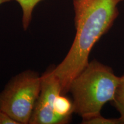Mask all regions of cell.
Wrapping results in <instances>:
<instances>
[{"label":"cell","instance_id":"obj_9","mask_svg":"<svg viewBox=\"0 0 124 124\" xmlns=\"http://www.w3.org/2000/svg\"><path fill=\"white\" fill-rule=\"evenodd\" d=\"M13 1V0H0V5L4 4V3L10 2V1Z\"/></svg>","mask_w":124,"mask_h":124},{"label":"cell","instance_id":"obj_2","mask_svg":"<svg viewBox=\"0 0 124 124\" xmlns=\"http://www.w3.org/2000/svg\"><path fill=\"white\" fill-rule=\"evenodd\" d=\"M119 78L111 67L94 59L71 82L74 113L89 120L99 116L103 106L113 100Z\"/></svg>","mask_w":124,"mask_h":124},{"label":"cell","instance_id":"obj_4","mask_svg":"<svg viewBox=\"0 0 124 124\" xmlns=\"http://www.w3.org/2000/svg\"><path fill=\"white\" fill-rule=\"evenodd\" d=\"M62 93L61 83L52 69L41 76V87L29 124H62L55 113L57 99Z\"/></svg>","mask_w":124,"mask_h":124},{"label":"cell","instance_id":"obj_6","mask_svg":"<svg viewBox=\"0 0 124 124\" xmlns=\"http://www.w3.org/2000/svg\"><path fill=\"white\" fill-rule=\"evenodd\" d=\"M111 103L120 113V117L124 119V73L119 78L114 99Z\"/></svg>","mask_w":124,"mask_h":124},{"label":"cell","instance_id":"obj_3","mask_svg":"<svg viewBox=\"0 0 124 124\" xmlns=\"http://www.w3.org/2000/svg\"><path fill=\"white\" fill-rule=\"evenodd\" d=\"M41 87V76L25 71L12 78L0 92V110L18 124H29Z\"/></svg>","mask_w":124,"mask_h":124},{"label":"cell","instance_id":"obj_1","mask_svg":"<svg viewBox=\"0 0 124 124\" xmlns=\"http://www.w3.org/2000/svg\"><path fill=\"white\" fill-rule=\"evenodd\" d=\"M123 1H73L75 38L63 61L52 69L61 83L63 94L69 93L71 82L89 64L93 46L113 27L120 13L118 5Z\"/></svg>","mask_w":124,"mask_h":124},{"label":"cell","instance_id":"obj_7","mask_svg":"<svg viewBox=\"0 0 124 124\" xmlns=\"http://www.w3.org/2000/svg\"><path fill=\"white\" fill-rule=\"evenodd\" d=\"M84 124H124V119L121 117L116 118H108L101 114L95 116L89 120L82 121Z\"/></svg>","mask_w":124,"mask_h":124},{"label":"cell","instance_id":"obj_8","mask_svg":"<svg viewBox=\"0 0 124 124\" xmlns=\"http://www.w3.org/2000/svg\"><path fill=\"white\" fill-rule=\"evenodd\" d=\"M0 124H18L8 114L0 110Z\"/></svg>","mask_w":124,"mask_h":124},{"label":"cell","instance_id":"obj_5","mask_svg":"<svg viewBox=\"0 0 124 124\" xmlns=\"http://www.w3.org/2000/svg\"><path fill=\"white\" fill-rule=\"evenodd\" d=\"M22 9L23 27L27 30L31 22L32 13L37 4L42 0H16Z\"/></svg>","mask_w":124,"mask_h":124}]
</instances>
